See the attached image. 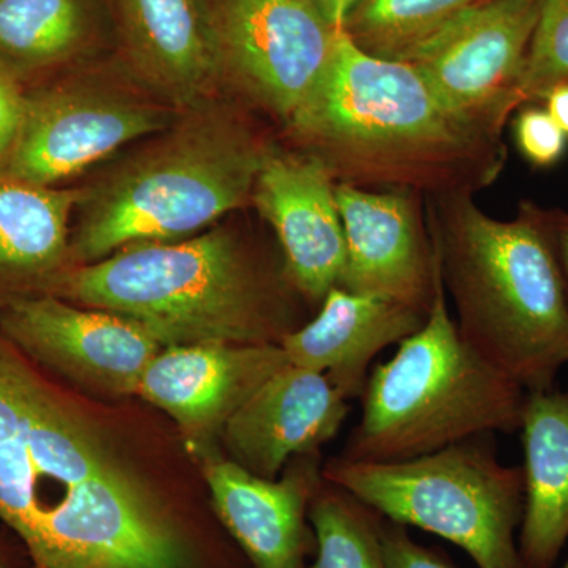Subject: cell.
Masks as SVG:
<instances>
[{
  "label": "cell",
  "mask_w": 568,
  "mask_h": 568,
  "mask_svg": "<svg viewBox=\"0 0 568 568\" xmlns=\"http://www.w3.org/2000/svg\"><path fill=\"white\" fill-rule=\"evenodd\" d=\"M335 182L443 196L476 193L503 173V134L457 114L406 62L373 58L336 36L323 82L290 126Z\"/></svg>",
  "instance_id": "cell-1"
},
{
  "label": "cell",
  "mask_w": 568,
  "mask_h": 568,
  "mask_svg": "<svg viewBox=\"0 0 568 568\" xmlns=\"http://www.w3.org/2000/svg\"><path fill=\"white\" fill-rule=\"evenodd\" d=\"M433 246L459 334L526 392L549 390L568 365V297L548 209L493 219L473 193L432 197Z\"/></svg>",
  "instance_id": "cell-2"
},
{
  "label": "cell",
  "mask_w": 568,
  "mask_h": 568,
  "mask_svg": "<svg viewBox=\"0 0 568 568\" xmlns=\"http://www.w3.org/2000/svg\"><path fill=\"white\" fill-rule=\"evenodd\" d=\"M62 290L141 324L166 347L280 345L297 328L278 287L224 230L123 246L65 275Z\"/></svg>",
  "instance_id": "cell-3"
},
{
  "label": "cell",
  "mask_w": 568,
  "mask_h": 568,
  "mask_svg": "<svg viewBox=\"0 0 568 568\" xmlns=\"http://www.w3.org/2000/svg\"><path fill=\"white\" fill-rule=\"evenodd\" d=\"M182 121L84 190L74 252L100 261L140 242H171L252 201L268 145L233 112L190 108Z\"/></svg>",
  "instance_id": "cell-4"
},
{
  "label": "cell",
  "mask_w": 568,
  "mask_h": 568,
  "mask_svg": "<svg viewBox=\"0 0 568 568\" xmlns=\"http://www.w3.org/2000/svg\"><path fill=\"white\" fill-rule=\"evenodd\" d=\"M526 394L459 334L439 268L425 324L369 372L361 418L339 457L402 462L518 432Z\"/></svg>",
  "instance_id": "cell-5"
},
{
  "label": "cell",
  "mask_w": 568,
  "mask_h": 568,
  "mask_svg": "<svg viewBox=\"0 0 568 568\" xmlns=\"http://www.w3.org/2000/svg\"><path fill=\"white\" fill-rule=\"evenodd\" d=\"M491 436L402 462L336 457L323 476L388 521L450 541L477 568H526L518 551L523 469L500 463Z\"/></svg>",
  "instance_id": "cell-6"
},
{
  "label": "cell",
  "mask_w": 568,
  "mask_h": 568,
  "mask_svg": "<svg viewBox=\"0 0 568 568\" xmlns=\"http://www.w3.org/2000/svg\"><path fill=\"white\" fill-rule=\"evenodd\" d=\"M220 73L290 126L315 95L339 31L315 0H207Z\"/></svg>",
  "instance_id": "cell-7"
},
{
  "label": "cell",
  "mask_w": 568,
  "mask_h": 568,
  "mask_svg": "<svg viewBox=\"0 0 568 568\" xmlns=\"http://www.w3.org/2000/svg\"><path fill=\"white\" fill-rule=\"evenodd\" d=\"M170 123L166 106L123 89L99 82L55 85L26 95L20 132L0 160V179L52 186Z\"/></svg>",
  "instance_id": "cell-8"
},
{
  "label": "cell",
  "mask_w": 568,
  "mask_h": 568,
  "mask_svg": "<svg viewBox=\"0 0 568 568\" xmlns=\"http://www.w3.org/2000/svg\"><path fill=\"white\" fill-rule=\"evenodd\" d=\"M36 568H183L179 538L110 462L71 485L22 536Z\"/></svg>",
  "instance_id": "cell-9"
},
{
  "label": "cell",
  "mask_w": 568,
  "mask_h": 568,
  "mask_svg": "<svg viewBox=\"0 0 568 568\" xmlns=\"http://www.w3.org/2000/svg\"><path fill=\"white\" fill-rule=\"evenodd\" d=\"M541 0H480L409 62L457 114L503 134L519 110L518 88Z\"/></svg>",
  "instance_id": "cell-10"
},
{
  "label": "cell",
  "mask_w": 568,
  "mask_h": 568,
  "mask_svg": "<svg viewBox=\"0 0 568 568\" xmlns=\"http://www.w3.org/2000/svg\"><path fill=\"white\" fill-rule=\"evenodd\" d=\"M346 261L338 286L428 312L439 264L418 194L336 182Z\"/></svg>",
  "instance_id": "cell-11"
},
{
  "label": "cell",
  "mask_w": 568,
  "mask_h": 568,
  "mask_svg": "<svg viewBox=\"0 0 568 568\" xmlns=\"http://www.w3.org/2000/svg\"><path fill=\"white\" fill-rule=\"evenodd\" d=\"M335 186L316 156L271 148L252 193L253 204L282 245L287 282L295 293L320 305L338 286L346 261Z\"/></svg>",
  "instance_id": "cell-12"
},
{
  "label": "cell",
  "mask_w": 568,
  "mask_h": 568,
  "mask_svg": "<svg viewBox=\"0 0 568 568\" xmlns=\"http://www.w3.org/2000/svg\"><path fill=\"white\" fill-rule=\"evenodd\" d=\"M3 325L43 361L121 394H136L142 373L163 349L155 335L132 320L54 297L14 302Z\"/></svg>",
  "instance_id": "cell-13"
},
{
  "label": "cell",
  "mask_w": 568,
  "mask_h": 568,
  "mask_svg": "<svg viewBox=\"0 0 568 568\" xmlns=\"http://www.w3.org/2000/svg\"><path fill=\"white\" fill-rule=\"evenodd\" d=\"M349 409L324 373L286 364L231 414L224 440L237 465L276 478L291 458L315 455L334 439Z\"/></svg>",
  "instance_id": "cell-14"
},
{
  "label": "cell",
  "mask_w": 568,
  "mask_h": 568,
  "mask_svg": "<svg viewBox=\"0 0 568 568\" xmlns=\"http://www.w3.org/2000/svg\"><path fill=\"white\" fill-rule=\"evenodd\" d=\"M315 462L287 467L282 478H264L230 462L207 467L216 514L253 568H305L316 549L310 506L323 484Z\"/></svg>",
  "instance_id": "cell-15"
},
{
  "label": "cell",
  "mask_w": 568,
  "mask_h": 568,
  "mask_svg": "<svg viewBox=\"0 0 568 568\" xmlns=\"http://www.w3.org/2000/svg\"><path fill=\"white\" fill-rule=\"evenodd\" d=\"M138 78L166 102L193 108L222 78L207 0H110Z\"/></svg>",
  "instance_id": "cell-16"
},
{
  "label": "cell",
  "mask_w": 568,
  "mask_h": 568,
  "mask_svg": "<svg viewBox=\"0 0 568 568\" xmlns=\"http://www.w3.org/2000/svg\"><path fill=\"white\" fill-rule=\"evenodd\" d=\"M286 364L280 345L168 346L142 373L136 394L166 410L186 432L201 433L226 424L231 414Z\"/></svg>",
  "instance_id": "cell-17"
},
{
  "label": "cell",
  "mask_w": 568,
  "mask_h": 568,
  "mask_svg": "<svg viewBox=\"0 0 568 568\" xmlns=\"http://www.w3.org/2000/svg\"><path fill=\"white\" fill-rule=\"evenodd\" d=\"M428 312L332 287L320 313L280 346L287 364L324 373L346 399H361L373 361L425 324Z\"/></svg>",
  "instance_id": "cell-18"
},
{
  "label": "cell",
  "mask_w": 568,
  "mask_h": 568,
  "mask_svg": "<svg viewBox=\"0 0 568 568\" xmlns=\"http://www.w3.org/2000/svg\"><path fill=\"white\" fill-rule=\"evenodd\" d=\"M518 432L525 452L519 556L526 568H556L568 541V390L528 392Z\"/></svg>",
  "instance_id": "cell-19"
},
{
  "label": "cell",
  "mask_w": 568,
  "mask_h": 568,
  "mask_svg": "<svg viewBox=\"0 0 568 568\" xmlns=\"http://www.w3.org/2000/svg\"><path fill=\"white\" fill-rule=\"evenodd\" d=\"M106 0H0V71L21 82L91 54Z\"/></svg>",
  "instance_id": "cell-20"
},
{
  "label": "cell",
  "mask_w": 568,
  "mask_h": 568,
  "mask_svg": "<svg viewBox=\"0 0 568 568\" xmlns=\"http://www.w3.org/2000/svg\"><path fill=\"white\" fill-rule=\"evenodd\" d=\"M84 190H59L0 179V267L37 272L61 261L69 222Z\"/></svg>",
  "instance_id": "cell-21"
},
{
  "label": "cell",
  "mask_w": 568,
  "mask_h": 568,
  "mask_svg": "<svg viewBox=\"0 0 568 568\" xmlns=\"http://www.w3.org/2000/svg\"><path fill=\"white\" fill-rule=\"evenodd\" d=\"M480 0H357L343 32L358 50L386 61L409 62L463 11Z\"/></svg>",
  "instance_id": "cell-22"
},
{
  "label": "cell",
  "mask_w": 568,
  "mask_h": 568,
  "mask_svg": "<svg viewBox=\"0 0 568 568\" xmlns=\"http://www.w3.org/2000/svg\"><path fill=\"white\" fill-rule=\"evenodd\" d=\"M316 537L313 568H386L384 518L361 499L323 480L310 506Z\"/></svg>",
  "instance_id": "cell-23"
},
{
  "label": "cell",
  "mask_w": 568,
  "mask_h": 568,
  "mask_svg": "<svg viewBox=\"0 0 568 568\" xmlns=\"http://www.w3.org/2000/svg\"><path fill=\"white\" fill-rule=\"evenodd\" d=\"M568 82V0H541L521 80L519 108L544 102L556 85Z\"/></svg>",
  "instance_id": "cell-24"
},
{
  "label": "cell",
  "mask_w": 568,
  "mask_h": 568,
  "mask_svg": "<svg viewBox=\"0 0 568 568\" xmlns=\"http://www.w3.org/2000/svg\"><path fill=\"white\" fill-rule=\"evenodd\" d=\"M50 399L0 347V443L17 436Z\"/></svg>",
  "instance_id": "cell-25"
},
{
  "label": "cell",
  "mask_w": 568,
  "mask_h": 568,
  "mask_svg": "<svg viewBox=\"0 0 568 568\" xmlns=\"http://www.w3.org/2000/svg\"><path fill=\"white\" fill-rule=\"evenodd\" d=\"M514 133L518 151L532 166H555L566 153L568 138L545 106L519 108Z\"/></svg>",
  "instance_id": "cell-26"
},
{
  "label": "cell",
  "mask_w": 568,
  "mask_h": 568,
  "mask_svg": "<svg viewBox=\"0 0 568 568\" xmlns=\"http://www.w3.org/2000/svg\"><path fill=\"white\" fill-rule=\"evenodd\" d=\"M384 559L386 568H457L435 549L426 548L414 540L406 526L384 518L383 534Z\"/></svg>",
  "instance_id": "cell-27"
},
{
  "label": "cell",
  "mask_w": 568,
  "mask_h": 568,
  "mask_svg": "<svg viewBox=\"0 0 568 568\" xmlns=\"http://www.w3.org/2000/svg\"><path fill=\"white\" fill-rule=\"evenodd\" d=\"M24 103L26 95L21 92L20 82L0 71V160L9 152L20 132Z\"/></svg>",
  "instance_id": "cell-28"
},
{
  "label": "cell",
  "mask_w": 568,
  "mask_h": 568,
  "mask_svg": "<svg viewBox=\"0 0 568 568\" xmlns=\"http://www.w3.org/2000/svg\"><path fill=\"white\" fill-rule=\"evenodd\" d=\"M548 215L549 224H551L552 242H555L568 297V212L549 211L548 209Z\"/></svg>",
  "instance_id": "cell-29"
},
{
  "label": "cell",
  "mask_w": 568,
  "mask_h": 568,
  "mask_svg": "<svg viewBox=\"0 0 568 568\" xmlns=\"http://www.w3.org/2000/svg\"><path fill=\"white\" fill-rule=\"evenodd\" d=\"M545 110L551 114L556 123L568 138V82L556 85L544 99Z\"/></svg>",
  "instance_id": "cell-30"
},
{
  "label": "cell",
  "mask_w": 568,
  "mask_h": 568,
  "mask_svg": "<svg viewBox=\"0 0 568 568\" xmlns=\"http://www.w3.org/2000/svg\"><path fill=\"white\" fill-rule=\"evenodd\" d=\"M315 2L336 31H343L347 14L357 0H315Z\"/></svg>",
  "instance_id": "cell-31"
},
{
  "label": "cell",
  "mask_w": 568,
  "mask_h": 568,
  "mask_svg": "<svg viewBox=\"0 0 568 568\" xmlns=\"http://www.w3.org/2000/svg\"><path fill=\"white\" fill-rule=\"evenodd\" d=\"M559 568H568V560H567V562H566V564H564V566H562V567H559Z\"/></svg>",
  "instance_id": "cell-32"
}]
</instances>
